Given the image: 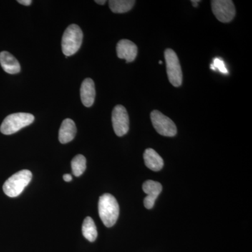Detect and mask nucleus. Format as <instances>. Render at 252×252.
I'll list each match as a JSON object with an SVG mask.
<instances>
[{"label": "nucleus", "instance_id": "obj_2", "mask_svg": "<svg viewBox=\"0 0 252 252\" xmlns=\"http://www.w3.org/2000/svg\"><path fill=\"white\" fill-rule=\"evenodd\" d=\"M32 174L28 170L16 172L9 177L3 185V190L7 196L15 198L21 195L31 182Z\"/></svg>", "mask_w": 252, "mask_h": 252}, {"label": "nucleus", "instance_id": "obj_3", "mask_svg": "<svg viewBox=\"0 0 252 252\" xmlns=\"http://www.w3.org/2000/svg\"><path fill=\"white\" fill-rule=\"evenodd\" d=\"M34 121V116L28 113H15L10 114L3 121L0 126V131L4 135H12L23 127L31 125Z\"/></svg>", "mask_w": 252, "mask_h": 252}, {"label": "nucleus", "instance_id": "obj_20", "mask_svg": "<svg viewBox=\"0 0 252 252\" xmlns=\"http://www.w3.org/2000/svg\"><path fill=\"white\" fill-rule=\"evenodd\" d=\"M63 180L65 181L66 182H71L72 180V175H69V174H65L63 176Z\"/></svg>", "mask_w": 252, "mask_h": 252}, {"label": "nucleus", "instance_id": "obj_19", "mask_svg": "<svg viewBox=\"0 0 252 252\" xmlns=\"http://www.w3.org/2000/svg\"><path fill=\"white\" fill-rule=\"evenodd\" d=\"M18 2L24 6H30L32 1L31 0H18Z\"/></svg>", "mask_w": 252, "mask_h": 252}, {"label": "nucleus", "instance_id": "obj_12", "mask_svg": "<svg viewBox=\"0 0 252 252\" xmlns=\"http://www.w3.org/2000/svg\"><path fill=\"white\" fill-rule=\"evenodd\" d=\"M77 133L75 123L72 119H66L63 121L59 130V138L61 143L67 144L74 140Z\"/></svg>", "mask_w": 252, "mask_h": 252}, {"label": "nucleus", "instance_id": "obj_18", "mask_svg": "<svg viewBox=\"0 0 252 252\" xmlns=\"http://www.w3.org/2000/svg\"><path fill=\"white\" fill-rule=\"evenodd\" d=\"M210 68L213 71H220L222 74H228V71L225 67V63L223 60L216 58L214 59L213 63L210 64Z\"/></svg>", "mask_w": 252, "mask_h": 252}, {"label": "nucleus", "instance_id": "obj_11", "mask_svg": "<svg viewBox=\"0 0 252 252\" xmlns=\"http://www.w3.org/2000/svg\"><path fill=\"white\" fill-rule=\"evenodd\" d=\"M81 102L85 107H90L94 104L95 98V87L94 81L87 78L83 81L81 86Z\"/></svg>", "mask_w": 252, "mask_h": 252}, {"label": "nucleus", "instance_id": "obj_8", "mask_svg": "<svg viewBox=\"0 0 252 252\" xmlns=\"http://www.w3.org/2000/svg\"><path fill=\"white\" fill-rule=\"evenodd\" d=\"M112 120L113 128L116 135L122 137L127 133L129 130V117L127 111L124 106H116L113 109Z\"/></svg>", "mask_w": 252, "mask_h": 252}, {"label": "nucleus", "instance_id": "obj_7", "mask_svg": "<svg viewBox=\"0 0 252 252\" xmlns=\"http://www.w3.org/2000/svg\"><path fill=\"white\" fill-rule=\"evenodd\" d=\"M212 9L215 17L221 23L230 22L235 16V7L230 0H213Z\"/></svg>", "mask_w": 252, "mask_h": 252}, {"label": "nucleus", "instance_id": "obj_17", "mask_svg": "<svg viewBox=\"0 0 252 252\" xmlns=\"http://www.w3.org/2000/svg\"><path fill=\"white\" fill-rule=\"evenodd\" d=\"M72 170L73 174L75 177H79L84 173L86 169V158L81 154L76 156L74 158L72 159Z\"/></svg>", "mask_w": 252, "mask_h": 252}, {"label": "nucleus", "instance_id": "obj_1", "mask_svg": "<svg viewBox=\"0 0 252 252\" xmlns=\"http://www.w3.org/2000/svg\"><path fill=\"white\" fill-rule=\"evenodd\" d=\"M98 212L106 227L113 226L119 216V205L117 199L109 193H104L99 198Z\"/></svg>", "mask_w": 252, "mask_h": 252}, {"label": "nucleus", "instance_id": "obj_22", "mask_svg": "<svg viewBox=\"0 0 252 252\" xmlns=\"http://www.w3.org/2000/svg\"><path fill=\"white\" fill-rule=\"evenodd\" d=\"M95 2L98 4L103 5L105 4L106 1L105 0H96Z\"/></svg>", "mask_w": 252, "mask_h": 252}, {"label": "nucleus", "instance_id": "obj_16", "mask_svg": "<svg viewBox=\"0 0 252 252\" xmlns=\"http://www.w3.org/2000/svg\"><path fill=\"white\" fill-rule=\"evenodd\" d=\"M82 233L84 238L89 242H94L97 239V231L94 220L90 217H87L83 222Z\"/></svg>", "mask_w": 252, "mask_h": 252}, {"label": "nucleus", "instance_id": "obj_13", "mask_svg": "<svg viewBox=\"0 0 252 252\" xmlns=\"http://www.w3.org/2000/svg\"><path fill=\"white\" fill-rule=\"evenodd\" d=\"M0 64L8 74H16L21 71V65L17 59L7 51L0 53Z\"/></svg>", "mask_w": 252, "mask_h": 252}, {"label": "nucleus", "instance_id": "obj_21", "mask_svg": "<svg viewBox=\"0 0 252 252\" xmlns=\"http://www.w3.org/2000/svg\"><path fill=\"white\" fill-rule=\"evenodd\" d=\"M192 4L194 7H197L198 6L199 2H200V0H193V1H191Z\"/></svg>", "mask_w": 252, "mask_h": 252}, {"label": "nucleus", "instance_id": "obj_10", "mask_svg": "<svg viewBox=\"0 0 252 252\" xmlns=\"http://www.w3.org/2000/svg\"><path fill=\"white\" fill-rule=\"evenodd\" d=\"M118 57L126 60V63L133 62L137 56V46L132 41L122 39L117 46Z\"/></svg>", "mask_w": 252, "mask_h": 252}, {"label": "nucleus", "instance_id": "obj_5", "mask_svg": "<svg viewBox=\"0 0 252 252\" xmlns=\"http://www.w3.org/2000/svg\"><path fill=\"white\" fill-rule=\"evenodd\" d=\"M167 74L170 84L175 87H180L182 84V67L177 54L173 50L168 49L165 51Z\"/></svg>", "mask_w": 252, "mask_h": 252}, {"label": "nucleus", "instance_id": "obj_4", "mask_svg": "<svg viewBox=\"0 0 252 252\" xmlns=\"http://www.w3.org/2000/svg\"><path fill=\"white\" fill-rule=\"evenodd\" d=\"M83 41L82 31L77 25L68 26L62 38V51L66 56L75 54L80 49Z\"/></svg>", "mask_w": 252, "mask_h": 252}, {"label": "nucleus", "instance_id": "obj_14", "mask_svg": "<svg viewBox=\"0 0 252 252\" xmlns=\"http://www.w3.org/2000/svg\"><path fill=\"white\" fill-rule=\"evenodd\" d=\"M144 160L146 166L154 172L160 171L163 167V160L154 149H146L144 153Z\"/></svg>", "mask_w": 252, "mask_h": 252}, {"label": "nucleus", "instance_id": "obj_15", "mask_svg": "<svg viewBox=\"0 0 252 252\" xmlns=\"http://www.w3.org/2000/svg\"><path fill=\"white\" fill-rule=\"evenodd\" d=\"M135 4L134 0H110L109 6L112 12L124 14L130 11Z\"/></svg>", "mask_w": 252, "mask_h": 252}, {"label": "nucleus", "instance_id": "obj_23", "mask_svg": "<svg viewBox=\"0 0 252 252\" xmlns=\"http://www.w3.org/2000/svg\"><path fill=\"white\" fill-rule=\"evenodd\" d=\"M159 64H162V61H159Z\"/></svg>", "mask_w": 252, "mask_h": 252}, {"label": "nucleus", "instance_id": "obj_9", "mask_svg": "<svg viewBox=\"0 0 252 252\" xmlns=\"http://www.w3.org/2000/svg\"><path fill=\"white\" fill-rule=\"evenodd\" d=\"M144 192L147 194L144 200V205L146 208H153L156 200L162 191V185L155 181L148 180L144 182L142 186Z\"/></svg>", "mask_w": 252, "mask_h": 252}, {"label": "nucleus", "instance_id": "obj_6", "mask_svg": "<svg viewBox=\"0 0 252 252\" xmlns=\"http://www.w3.org/2000/svg\"><path fill=\"white\" fill-rule=\"evenodd\" d=\"M151 120L158 133L165 137H174L177 135V129L175 123L170 118L158 110L151 113Z\"/></svg>", "mask_w": 252, "mask_h": 252}]
</instances>
